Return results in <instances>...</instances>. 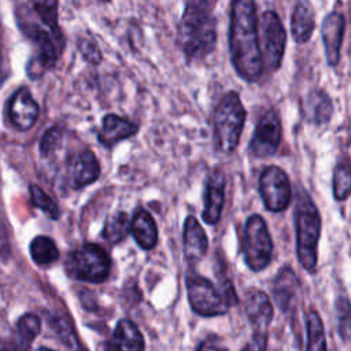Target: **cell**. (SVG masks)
I'll return each mask as SVG.
<instances>
[{"label": "cell", "mask_w": 351, "mask_h": 351, "mask_svg": "<svg viewBox=\"0 0 351 351\" xmlns=\"http://www.w3.org/2000/svg\"><path fill=\"white\" fill-rule=\"evenodd\" d=\"M100 1H104V3H107V1H110V0H100Z\"/></svg>", "instance_id": "39"}, {"label": "cell", "mask_w": 351, "mask_h": 351, "mask_svg": "<svg viewBox=\"0 0 351 351\" xmlns=\"http://www.w3.org/2000/svg\"><path fill=\"white\" fill-rule=\"evenodd\" d=\"M243 247L245 263L252 271H261L270 263L273 241L261 215L255 214L247 219Z\"/></svg>", "instance_id": "8"}, {"label": "cell", "mask_w": 351, "mask_h": 351, "mask_svg": "<svg viewBox=\"0 0 351 351\" xmlns=\"http://www.w3.org/2000/svg\"><path fill=\"white\" fill-rule=\"evenodd\" d=\"M0 351H5V348H4V346H3L1 341H0Z\"/></svg>", "instance_id": "38"}, {"label": "cell", "mask_w": 351, "mask_h": 351, "mask_svg": "<svg viewBox=\"0 0 351 351\" xmlns=\"http://www.w3.org/2000/svg\"><path fill=\"white\" fill-rule=\"evenodd\" d=\"M3 78H4V75H3V70H1V64H0V86H1V82H3Z\"/></svg>", "instance_id": "36"}, {"label": "cell", "mask_w": 351, "mask_h": 351, "mask_svg": "<svg viewBox=\"0 0 351 351\" xmlns=\"http://www.w3.org/2000/svg\"><path fill=\"white\" fill-rule=\"evenodd\" d=\"M80 51L82 56L90 63H99L101 60V53L97 45L92 40H81L80 41Z\"/></svg>", "instance_id": "33"}, {"label": "cell", "mask_w": 351, "mask_h": 351, "mask_svg": "<svg viewBox=\"0 0 351 351\" xmlns=\"http://www.w3.org/2000/svg\"><path fill=\"white\" fill-rule=\"evenodd\" d=\"M339 330L344 340H351V304L347 295H339L336 300Z\"/></svg>", "instance_id": "31"}, {"label": "cell", "mask_w": 351, "mask_h": 351, "mask_svg": "<svg viewBox=\"0 0 351 351\" xmlns=\"http://www.w3.org/2000/svg\"><path fill=\"white\" fill-rule=\"evenodd\" d=\"M32 5L44 25L49 27L53 40L63 44L62 32L58 23V0H32Z\"/></svg>", "instance_id": "26"}, {"label": "cell", "mask_w": 351, "mask_h": 351, "mask_svg": "<svg viewBox=\"0 0 351 351\" xmlns=\"http://www.w3.org/2000/svg\"><path fill=\"white\" fill-rule=\"evenodd\" d=\"M145 343L138 328L129 319H121L110 341L101 346L100 351H144Z\"/></svg>", "instance_id": "16"}, {"label": "cell", "mask_w": 351, "mask_h": 351, "mask_svg": "<svg viewBox=\"0 0 351 351\" xmlns=\"http://www.w3.org/2000/svg\"><path fill=\"white\" fill-rule=\"evenodd\" d=\"M273 292L278 307L284 313H291L295 308L299 292V281L296 274L289 267H282L273 284Z\"/></svg>", "instance_id": "20"}, {"label": "cell", "mask_w": 351, "mask_h": 351, "mask_svg": "<svg viewBox=\"0 0 351 351\" xmlns=\"http://www.w3.org/2000/svg\"><path fill=\"white\" fill-rule=\"evenodd\" d=\"M292 36L298 43H306L314 30V12L311 7L300 1L296 4L291 19Z\"/></svg>", "instance_id": "23"}, {"label": "cell", "mask_w": 351, "mask_h": 351, "mask_svg": "<svg viewBox=\"0 0 351 351\" xmlns=\"http://www.w3.org/2000/svg\"><path fill=\"white\" fill-rule=\"evenodd\" d=\"M110 258L97 244H84L74 250L66 261V271L71 278L86 282H103L110 274Z\"/></svg>", "instance_id": "6"}, {"label": "cell", "mask_w": 351, "mask_h": 351, "mask_svg": "<svg viewBox=\"0 0 351 351\" xmlns=\"http://www.w3.org/2000/svg\"><path fill=\"white\" fill-rule=\"evenodd\" d=\"M132 233L143 250H152L158 243V229L151 214L143 208L136 210L132 219Z\"/></svg>", "instance_id": "21"}, {"label": "cell", "mask_w": 351, "mask_h": 351, "mask_svg": "<svg viewBox=\"0 0 351 351\" xmlns=\"http://www.w3.org/2000/svg\"><path fill=\"white\" fill-rule=\"evenodd\" d=\"M186 292L192 310L202 317L222 315L229 306L237 303V295L230 282H226L218 291L207 278L189 274L186 277Z\"/></svg>", "instance_id": "5"}, {"label": "cell", "mask_w": 351, "mask_h": 351, "mask_svg": "<svg viewBox=\"0 0 351 351\" xmlns=\"http://www.w3.org/2000/svg\"><path fill=\"white\" fill-rule=\"evenodd\" d=\"M351 195V163L343 160L333 171V196L336 200H346Z\"/></svg>", "instance_id": "29"}, {"label": "cell", "mask_w": 351, "mask_h": 351, "mask_svg": "<svg viewBox=\"0 0 351 351\" xmlns=\"http://www.w3.org/2000/svg\"><path fill=\"white\" fill-rule=\"evenodd\" d=\"M333 112L329 96L322 90H313L304 101V114L310 122L317 125L326 123Z\"/></svg>", "instance_id": "22"}, {"label": "cell", "mask_w": 351, "mask_h": 351, "mask_svg": "<svg viewBox=\"0 0 351 351\" xmlns=\"http://www.w3.org/2000/svg\"><path fill=\"white\" fill-rule=\"evenodd\" d=\"M137 130H138V126L130 122L129 119H125L115 114H107L103 118L101 129L97 134V138L104 147L112 148L119 141L126 140L133 134H136Z\"/></svg>", "instance_id": "17"}, {"label": "cell", "mask_w": 351, "mask_h": 351, "mask_svg": "<svg viewBox=\"0 0 351 351\" xmlns=\"http://www.w3.org/2000/svg\"><path fill=\"white\" fill-rule=\"evenodd\" d=\"M267 337H251V340L240 351H265Z\"/></svg>", "instance_id": "34"}, {"label": "cell", "mask_w": 351, "mask_h": 351, "mask_svg": "<svg viewBox=\"0 0 351 351\" xmlns=\"http://www.w3.org/2000/svg\"><path fill=\"white\" fill-rule=\"evenodd\" d=\"M184 254L188 262H199L207 252L208 240L206 232L193 215H188L184 222Z\"/></svg>", "instance_id": "18"}, {"label": "cell", "mask_w": 351, "mask_h": 351, "mask_svg": "<svg viewBox=\"0 0 351 351\" xmlns=\"http://www.w3.org/2000/svg\"><path fill=\"white\" fill-rule=\"evenodd\" d=\"M40 318L36 314L26 313L16 322V343L21 351H27L36 336L40 333Z\"/></svg>", "instance_id": "25"}, {"label": "cell", "mask_w": 351, "mask_h": 351, "mask_svg": "<svg viewBox=\"0 0 351 351\" xmlns=\"http://www.w3.org/2000/svg\"><path fill=\"white\" fill-rule=\"evenodd\" d=\"M259 192L265 207L270 211H284L291 202L292 189L287 173L278 166L266 167L259 178Z\"/></svg>", "instance_id": "9"}, {"label": "cell", "mask_w": 351, "mask_h": 351, "mask_svg": "<svg viewBox=\"0 0 351 351\" xmlns=\"http://www.w3.org/2000/svg\"><path fill=\"white\" fill-rule=\"evenodd\" d=\"M130 229H132V222L128 214L123 211H118L107 218L103 229V237L108 243L115 244L122 241L129 234Z\"/></svg>", "instance_id": "27"}, {"label": "cell", "mask_w": 351, "mask_h": 351, "mask_svg": "<svg viewBox=\"0 0 351 351\" xmlns=\"http://www.w3.org/2000/svg\"><path fill=\"white\" fill-rule=\"evenodd\" d=\"M307 351H328L324 326L314 308L307 313Z\"/></svg>", "instance_id": "28"}, {"label": "cell", "mask_w": 351, "mask_h": 351, "mask_svg": "<svg viewBox=\"0 0 351 351\" xmlns=\"http://www.w3.org/2000/svg\"><path fill=\"white\" fill-rule=\"evenodd\" d=\"M229 47L232 63L237 74L245 81H258L262 75L263 66L254 0L232 1Z\"/></svg>", "instance_id": "1"}, {"label": "cell", "mask_w": 351, "mask_h": 351, "mask_svg": "<svg viewBox=\"0 0 351 351\" xmlns=\"http://www.w3.org/2000/svg\"><path fill=\"white\" fill-rule=\"evenodd\" d=\"M245 121V108L237 92L225 93L218 101L214 117V141L221 152L230 154L240 141V134Z\"/></svg>", "instance_id": "4"}, {"label": "cell", "mask_w": 351, "mask_h": 351, "mask_svg": "<svg viewBox=\"0 0 351 351\" xmlns=\"http://www.w3.org/2000/svg\"><path fill=\"white\" fill-rule=\"evenodd\" d=\"M29 29L30 30L26 32V34L34 41L37 47V53L27 63V74L30 78H38L47 69L52 67L56 63L58 48L51 33L40 29L38 26H30Z\"/></svg>", "instance_id": "11"}, {"label": "cell", "mask_w": 351, "mask_h": 351, "mask_svg": "<svg viewBox=\"0 0 351 351\" xmlns=\"http://www.w3.org/2000/svg\"><path fill=\"white\" fill-rule=\"evenodd\" d=\"M225 176L221 170H214L207 180L204 191V210L202 217L206 223L214 225L219 221L225 203Z\"/></svg>", "instance_id": "15"}, {"label": "cell", "mask_w": 351, "mask_h": 351, "mask_svg": "<svg viewBox=\"0 0 351 351\" xmlns=\"http://www.w3.org/2000/svg\"><path fill=\"white\" fill-rule=\"evenodd\" d=\"M244 308L252 325V336L267 337V329L273 318V307L269 296L261 289L250 288L245 292Z\"/></svg>", "instance_id": "12"}, {"label": "cell", "mask_w": 351, "mask_h": 351, "mask_svg": "<svg viewBox=\"0 0 351 351\" xmlns=\"http://www.w3.org/2000/svg\"><path fill=\"white\" fill-rule=\"evenodd\" d=\"M281 141V121L276 110L265 112L256 123L250 141V154L255 158L271 156Z\"/></svg>", "instance_id": "10"}, {"label": "cell", "mask_w": 351, "mask_h": 351, "mask_svg": "<svg viewBox=\"0 0 351 351\" xmlns=\"http://www.w3.org/2000/svg\"><path fill=\"white\" fill-rule=\"evenodd\" d=\"M38 114V104L27 88L18 89L8 101V118L18 130L32 129L37 122Z\"/></svg>", "instance_id": "14"}, {"label": "cell", "mask_w": 351, "mask_h": 351, "mask_svg": "<svg viewBox=\"0 0 351 351\" xmlns=\"http://www.w3.org/2000/svg\"><path fill=\"white\" fill-rule=\"evenodd\" d=\"M344 16L339 12H330L322 22V40L325 45L328 63L335 66L339 62L340 45L344 33Z\"/></svg>", "instance_id": "19"}, {"label": "cell", "mask_w": 351, "mask_h": 351, "mask_svg": "<svg viewBox=\"0 0 351 351\" xmlns=\"http://www.w3.org/2000/svg\"><path fill=\"white\" fill-rule=\"evenodd\" d=\"M258 37L263 70L276 71L281 66L287 34L280 18L274 11H266L261 16Z\"/></svg>", "instance_id": "7"}, {"label": "cell", "mask_w": 351, "mask_h": 351, "mask_svg": "<svg viewBox=\"0 0 351 351\" xmlns=\"http://www.w3.org/2000/svg\"><path fill=\"white\" fill-rule=\"evenodd\" d=\"M217 32L211 0H186L178 25V43L188 60L206 58L215 47Z\"/></svg>", "instance_id": "2"}, {"label": "cell", "mask_w": 351, "mask_h": 351, "mask_svg": "<svg viewBox=\"0 0 351 351\" xmlns=\"http://www.w3.org/2000/svg\"><path fill=\"white\" fill-rule=\"evenodd\" d=\"M296 248L302 266L314 273L317 269L318 240L321 234V217L317 206L304 189H299L295 207Z\"/></svg>", "instance_id": "3"}, {"label": "cell", "mask_w": 351, "mask_h": 351, "mask_svg": "<svg viewBox=\"0 0 351 351\" xmlns=\"http://www.w3.org/2000/svg\"><path fill=\"white\" fill-rule=\"evenodd\" d=\"M100 176V166L95 154L84 149L73 155L66 166V178L71 188L80 189L93 184Z\"/></svg>", "instance_id": "13"}, {"label": "cell", "mask_w": 351, "mask_h": 351, "mask_svg": "<svg viewBox=\"0 0 351 351\" xmlns=\"http://www.w3.org/2000/svg\"><path fill=\"white\" fill-rule=\"evenodd\" d=\"M197 351H228V348L223 347V346H222L219 341H217V340H204V341L199 346Z\"/></svg>", "instance_id": "35"}, {"label": "cell", "mask_w": 351, "mask_h": 351, "mask_svg": "<svg viewBox=\"0 0 351 351\" xmlns=\"http://www.w3.org/2000/svg\"><path fill=\"white\" fill-rule=\"evenodd\" d=\"M29 192H30L32 203L37 208L44 211L51 219H58L60 217V210H59L58 204L40 186L30 185L29 186Z\"/></svg>", "instance_id": "30"}, {"label": "cell", "mask_w": 351, "mask_h": 351, "mask_svg": "<svg viewBox=\"0 0 351 351\" xmlns=\"http://www.w3.org/2000/svg\"><path fill=\"white\" fill-rule=\"evenodd\" d=\"M37 351H53V350H51V348H45V347H44V348H38Z\"/></svg>", "instance_id": "37"}, {"label": "cell", "mask_w": 351, "mask_h": 351, "mask_svg": "<svg viewBox=\"0 0 351 351\" xmlns=\"http://www.w3.org/2000/svg\"><path fill=\"white\" fill-rule=\"evenodd\" d=\"M30 255L38 266H49L58 261L59 251L51 237L37 236L30 243Z\"/></svg>", "instance_id": "24"}, {"label": "cell", "mask_w": 351, "mask_h": 351, "mask_svg": "<svg viewBox=\"0 0 351 351\" xmlns=\"http://www.w3.org/2000/svg\"><path fill=\"white\" fill-rule=\"evenodd\" d=\"M60 140H62V133L58 128H51L49 130H47L45 134L41 138V143H40L41 154L44 156L51 155L59 147Z\"/></svg>", "instance_id": "32"}]
</instances>
